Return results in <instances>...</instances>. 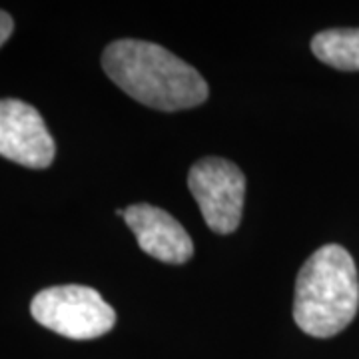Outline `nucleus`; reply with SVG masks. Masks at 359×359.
I'll use <instances>...</instances> for the list:
<instances>
[{
  "mask_svg": "<svg viewBox=\"0 0 359 359\" xmlns=\"http://www.w3.org/2000/svg\"><path fill=\"white\" fill-rule=\"evenodd\" d=\"M102 68L128 96L156 110H188L208 98L200 72L154 42L116 40L104 50Z\"/></svg>",
  "mask_w": 359,
  "mask_h": 359,
  "instance_id": "obj_1",
  "label": "nucleus"
},
{
  "mask_svg": "<svg viewBox=\"0 0 359 359\" xmlns=\"http://www.w3.org/2000/svg\"><path fill=\"white\" fill-rule=\"evenodd\" d=\"M359 276L346 248L321 245L302 266L295 280L294 320L311 337H334L355 320Z\"/></svg>",
  "mask_w": 359,
  "mask_h": 359,
  "instance_id": "obj_2",
  "label": "nucleus"
},
{
  "mask_svg": "<svg viewBox=\"0 0 359 359\" xmlns=\"http://www.w3.org/2000/svg\"><path fill=\"white\" fill-rule=\"evenodd\" d=\"M32 318L68 339H96L116 323V311L88 285H54L34 295Z\"/></svg>",
  "mask_w": 359,
  "mask_h": 359,
  "instance_id": "obj_3",
  "label": "nucleus"
},
{
  "mask_svg": "<svg viewBox=\"0 0 359 359\" xmlns=\"http://www.w3.org/2000/svg\"><path fill=\"white\" fill-rule=\"evenodd\" d=\"M188 188L210 230L216 233L238 230L244 212L245 178L233 162L224 158L196 162L188 174Z\"/></svg>",
  "mask_w": 359,
  "mask_h": 359,
  "instance_id": "obj_4",
  "label": "nucleus"
},
{
  "mask_svg": "<svg viewBox=\"0 0 359 359\" xmlns=\"http://www.w3.org/2000/svg\"><path fill=\"white\" fill-rule=\"evenodd\" d=\"M56 146L40 112L14 98L0 100V156L42 170L54 162Z\"/></svg>",
  "mask_w": 359,
  "mask_h": 359,
  "instance_id": "obj_5",
  "label": "nucleus"
},
{
  "mask_svg": "<svg viewBox=\"0 0 359 359\" xmlns=\"http://www.w3.org/2000/svg\"><path fill=\"white\" fill-rule=\"evenodd\" d=\"M124 219L144 254L166 264H186L194 256V242L174 216L150 204L126 208Z\"/></svg>",
  "mask_w": 359,
  "mask_h": 359,
  "instance_id": "obj_6",
  "label": "nucleus"
},
{
  "mask_svg": "<svg viewBox=\"0 0 359 359\" xmlns=\"http://www.w3.org/2000/svg\"><path fill=\"white\" fill-rule=\"evenodd\" d=\"M311 52L323 65L359 72V28H332L316 34Z\"/></svg>",
  "mask_w": 359,
  "mask_h": 359,
  "instance_id": "obj_7",
  "label": "nucleus"
},
{
  "mask_svg": "<svg viewBox=\"0 0 359 359\" xmlns=\"http://www.w3.org/2000/svg\"><path fill=\"white\" fill-rule=\"evenodd\" d=\"M14 30V20L13 16L4 11H0V46L8 40V36L13 34Z\"/></svg>",
  "mask_w": 359,
  "mask_h": 359,
  "instance_id": "obj_8",
  "label": "nucleus"
}]
</instances>
